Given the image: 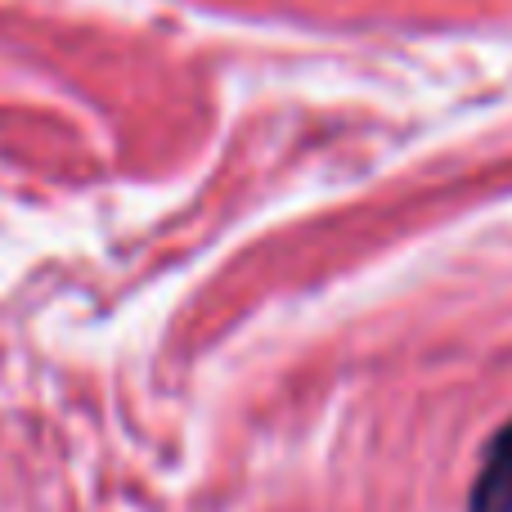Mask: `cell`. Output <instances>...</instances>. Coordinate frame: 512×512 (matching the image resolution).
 <instances>
[{
	"instance_id": "cell-1",
	"label": "cell",
	"mask_w": 512,
	"mask_h": 512,
	"mask_svg": "<svg viewBox=\"0 0 512 512\" xmlns=\"http://www.w3.org/2000/svg\"><path fill=\"white\" fill-rule=\"evenodd\" d=\"M468 512H512V423L499 427L495 441L486 445L481 477L472 486Z\"/></svg>"
}]
</instances>
